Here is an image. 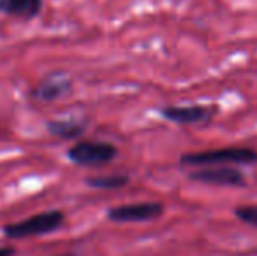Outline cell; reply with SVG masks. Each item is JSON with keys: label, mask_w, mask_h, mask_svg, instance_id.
Segmentation results:
<instances>
[{"label": "cell", "mask_w": 257, "mask_h": 256, "mask_svg": "<svg viewBox=\"0 0 257 256\" xmlns=\"http://www.w3.org/2000/svg\"><path fill=\"white\" fill-rule=\"evenodd\" d=\"M191 181L201 183L208 186H224V188H245L247 178L241 170L229 165H213V167H201L200 170L189 172Z\"/></svg>", "instance_id": "cell-4"}, {"label": "cell", "mask_w": 257, "mask_h": 256, "mask_svg": "<svg viewBox=\"0 0 257 256\" xmlns=\"http://www.w3.org/2000/svg\"><path fill=\"white\" fill-rule=\"evenodd\" d=\"M65 223V214L58 209L54 211L39 212L35 216L23 219L18 223H9L4 226V235L9 239H27V237H39V235H48L56 230H60Z\"/></svg>", "instance_id": "cell-2"}, {"label": "cell", "mask_w": 257, "mask_h": 256, "mask_svg": "<svg viewBox=\"0 0 257 256\" xmlns=\"http://www.w3.org/2000/svg\"><path fill=\"white\" fill-rule=\"evenodd\" d=\"M165 214V205L161 202H137L110 207L107 211V218L115 223H144L154 221Z\"/></svg>", "instance_id": "cell-5"}, {"label": "cell", "mask_w": 257, "mask_h": 256, "mask_svg": "<svg viewBox=\"0 0 257 256\" xmlns=\"http://www.w3.org/2000/svg\"><path fill=\"white\" fill-rule=\"evenodd\" d=\"M215 107L210 106H166L159 109V114L166 121H172L180 127H189V125H206L215 116Z\"/></svg>", "instance_id": "cell-6"}, {"label": "cell", "mask_w": 257, "mask_h": 256, "mask_svg": "<svg viewBox=\"0 0 257 256\" xmlns=\"http://www.w3.org/2000/svg\"><path fill=\"white\" fill-rule=\"evenodd\" d=\"M67 156L82 167H103L117 156V147L105 140H82L68 147Z\"/></svg>", "instance_id": "cell-3"}, {"label": "cell", "mask_w": 257, "mask_h": 256, "mask_svg": "<svg viewBox=\"0 0 257 256\" xmlns=\"http://www.w3.org/2000/svg\"><path fill=\"white\" fill-rule=\"evenodd\" d=\"M44 7L42 0H0V13L18 20H34Z\"/></svg>", "instance_id": "cell-8"}, {"label": "cell", "mask_w": 257, "mask_h": 256, "mask_svg": "<svg viewBox=\"0 0 257 256\" xmlns=\"http://www.w3.org/2000/svg\"><path fill=\"white\" fill-rule=\"evenodd\" d=\"M234 216L240 219L241 223L248 226H254L257 228V204H245V205H238L234 209Z\"/></svg>", "instance_id": "cell-11"}, {"label": "cell", "mask_w": 257, "mask_h": 256, "mask_svg": "<svg viewBox=\"0 0 257 256\" xmlns=\"http://www.w3.org/2000/svg\"><path fill=\"white\" fill-rule=\"evenodd\" d=\"M130 183V178L124 174H112V176H96V178H88L86 185L98 190H119L124 188Z\"/></svg>", "instance_id": "cell-10"}, {"label": "cell", "mask_w": 257, "mask_h": 256, "mask_svg": "<svg viewBox=\"0 0 257 256\" xmlns=\"http://www.w3.org/2000/svg\"><path fill=\"white\" fill-rule=\"evenodd\" d=\"M48 132L60 139L72 140L86 132V123L77 120H53L48 121Z\"/></svg>", "instance_id": "cell-9"}, {"label": "cell", "mask_w": 257, "mask_h": 256, "mask_svg": "<svg viewBox=\"0 0 257 256\" xmlns=\"http://www.w3.org/2000/svg\"><path fill=\"white\" fill-rule=\"evenodd\" d=\"M257 163V151L245 146L213 147L193 151L180 156V165L187 167H213V165H252Z\"/></svg>", "instance_id": "cell-1"}, {"label": "cell", "mask_w": 257, "mask_h": 256, "mask_svg": "<svg viewBox=\"0 0 257 256\" xmlns=\"http://www.w3.org/2000/svg\"><path fill=\"white\" fill-rule=\"evenodd\" d=\"M60 256H75V254H72V253H67V254H60Z\"/></svg>", "instance_id": "cell-13"}, {"label": "cell", "mask_w": 257, "mask_h": 256, "mask_svg": "<svg viewBox=\"0 0 257 256\" xmlns=\"http://www.w3.org/2000/svg\"><path fill=\"white\" fill-rule=\"evenodd\" d=\"M14 247H9V246H4V247H0V256H14Z\"/></svg>", "instance_id": "cell-12"}, {"label": "cell", "mask_w": 257, "mask_h": 256, "mask_svg": "<svg viewBox=\"0 0 257 256\" xmlns=\"http://www.w3.org/2000/svg\"><path fill=\"white\" fill-rule=\"evenodd\" d=\"M72 92V79L61 72L49 74L32 90V97L42 102H53Z\"/></svg>", "instance_id": "cell-7"}]
</instances>
